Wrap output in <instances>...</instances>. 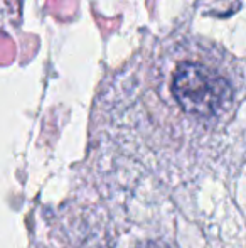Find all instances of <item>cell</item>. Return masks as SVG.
I'll list each match as a JSON object with an SVG mask.
<instances>
[{"mask_svg":"<svg viewBox=\"0 0 246 248\" xmlns=\"http://www.w3.org/2000/svg\"><path fill=\"white\" fill-rule=\"evenodd\" d=\"M138 248H169L167 245H162V243H145V245H140Z\"/></svg>","mask_w":246,"mask_h":248,"instance_id":"cell-1","label":"cell"}]
</instances>
